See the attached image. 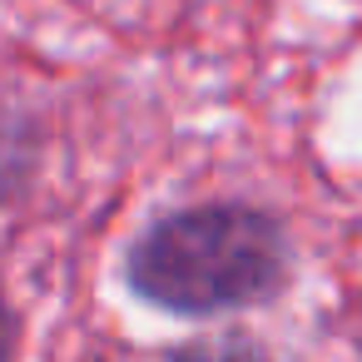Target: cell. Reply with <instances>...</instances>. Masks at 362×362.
Instances as JSON below:
<instances>
[{
    "mask_svg": "<svg viewBox=\"0 0 362 362\" xmlns=\"http://www.w3.org/2000/svg\"><path fill=\"white\" fill-rule=\"evenodd\" d=\"M129 283L169 313H233L283 293L293 253L278 218L248 204H204L159 218L129 248Z\"/></svg>",
    "mask_w": 362,
    "mask_h": 362,
    "instance_id": "1",
    "label": "cell"
},
{
    "mask_svg": "<svg viewBox=\"0 0 362 362\" xmlns=\"http://www.w3.org/2000/svg\"><path fill=\"white\" fill-rule=\"evenodd\" d=\"M21 174H25V139L11 124H0V199L16 194Z\"/></svg>",
    "mask_w": 362,
    "mask_h": 362,
    "instance_id": "2",
    "label": "cell"
},
{
    "mask_svg": "<svg viewBox=\"0 0 362 362\" xmlns=\"http://www.w3.org/2000/svg\"><path fill=\"white\" fill-rule=\"evenodd\" d=\"M169 362H268V357L248 342H204V347H189Z\"/></svg>",
    "mask_w": 362,
    "mask_h": 362,
    "instance_id": "3",
    "label": "cell"
},
{
    "mask_svg": "<svg viewBox=\"0 0 362 362\" xmlns=\"http://www.w3.org/2000/svg\"><path fill=\"white\" fill-rule=\"evenodd\" d=\"M16 352H21V322H16L6 293H0V362H16Z\"/></svg>",
    "mask_w": 362,
    "mask_h": 362,
    "instance_id": "4",
    "label": "cell"
}]
</instances>
